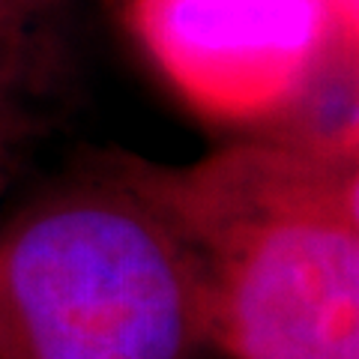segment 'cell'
<instances>
[{"label": "cell", "instance_id": "cell-6", "mask_svg": "<svg viewBox=\"0 0 359 359\" xmlns=\"http://www.w3.org/2000/svg\"><path fill=\"white\" fill-rule=\"evenodd\" d=\"M341 6H344V13H347V18H353V21H359V0H341Z\"/></svg>", "mask_w": 359, "mask_h": 359}, {"label": "cell", "instance_id": "cell-3", "mask_svg": "<svg viewBox=\"0 0 359 359\" xmlns=\"http://www.w3.org/2000/svg\"><path fill=\"white\" fill-rule=\"evenodd\" d=\"M135 36L180 96L216 123H273L335 36L341 0H129Z\"/></svg>", "mask_w": 359, "mask_h": 359}, {"label": "cell", "instance_id": "cell-4", "mask_svg": "<svg viewBox=\"0 0 359 359\" xmlns=\"http://www.w3.org/2000/svg\"><path fill=\"white\" fill-rule=\"evenodd\" d=\"M273 126H282L278 144L287 147L318 156H356V39L344 33L332 39Z\"/></svg>", "mask_w": 359, "mask_h": 359}, {"label": "cell", "instance_id": "cell-7", "mask_svg": "<svg viewBox=\"0 0 359 359\" xmlns=\"http://www.w3.org/2000/svg\"><path fill=\"white\" fill-rule=\"evenodd\" d=\"M0 186H4V168H0Z\"/></svg>", "mask_w": 359, "mask_h": 359}, {"label": "cell", "instance_id": "cell-2", "mask_svg": "<svg viewBox=\"0 0 359 359\" xmlns=\"http://www.w3.org/2000/svg\"><path fill=\"white\" fill-rule=\"evenodd\" d=\"M198 344L192 257L126 174L0 228V359H192Z\"/></svg>", "mask_w": 359, "mask_h": 359}, {"label": "cell", "instance_id": "cell-5", "mask_svg": "<svg viewBox=\"0 0 359 359\" xmlns=\"http://www.w3.org/2000/svg\"><path fill=\"white\" fill-rule=\"evenodd\" d=\"M9 57H13V33H9L6 6H4V0H0V87H4L6 75H9Z\"/></svg>", "mask_w": 359, "mask_h": 359}, {"label": "cell", "instance_id": "cell-1", "mask_svg": "<svg viewBox=\"0 0 359 359\" xmlns=\"http://www.w3.org/2000/svg\"><path fill=\"white\" fill-rule=\"evenodd\" d=\"M123 174L192 257L204 341L231 359H359L356 156L261 141Z\"/></svg>", "mask_w": 359, "mask_h": 359}]
</instances>
